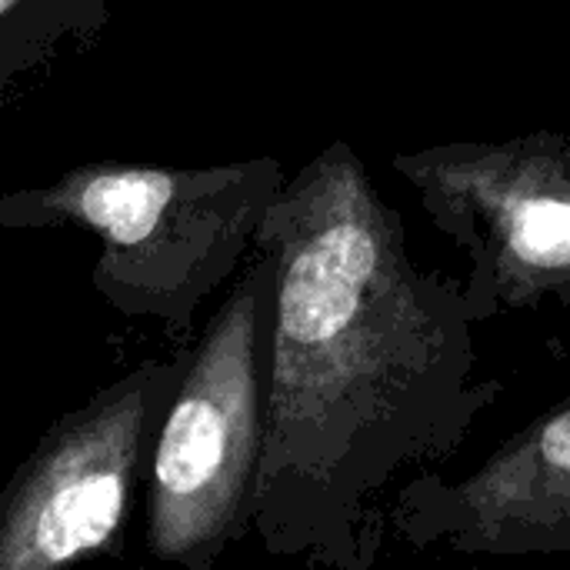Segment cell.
<instances>
[{
	"mask_svg": "<svg viewBox=\"0 0 570 570\" xmlns=\"http://www.w3.org/2000/svg\"><path fill=\"white\" fill-rule=\"evenodd\" d=\"M254 240L277 257L254 531L274 558L371 570L384 491L448 461L504 387L474 377L464 287L414 261L347 140L284 180Z\"/></svg>",
	"mask_w": 570,
	"mask_h": 570,
	"instance_id": "1",
	"label": "cell"
},
{
	"mask_svg": "<svg viewBox=\"0 0 570 570\" xmlns=\"http://www.w3.org/2000/svg\"><path fill=\"white\" fill-rule=\"evenodd\" d=\"M277 257L254 240L234 287L187 351L147 464L150 558L210 570L254 531L267 438Z\"/></svg>",
	"mask_w": 570,
	"mask_h": 570,
	"instance_id": "2",
	"label": "cell"
},
{
	"mask_svg": "<svg viewBox=\"0 0 570 570\" xmlns=\"http://www.w3.org/2000/svg\"><path fill=\"white\" fill-rule=\"evenodd\" d=\"M287 174L274 157L217 167L83 164L33 190L60 220L100 237L97 294L170 337L194 327L200 304L247 261Z\"/></svg>",
	"mask_w": 570,
	"mask_h": 570,
	"instance_id": "3",
	"label": "cell"
},
{
	"mask_svg": "<svg viewBox=\"0 0 570 570\" xmlns=\"http://www.w3.org/2000/svg\"><path fill=\"white\" fill-rule=\"evenodd\" d=\"M391 167L471 261L464 301L474 324L498 314L570 307V137L451 140L401 150Z\"/></svg>",
	"mask_w": 570,
	"mask_h": 570,
	"instance_id": "4",
	"label": "cell"
},
{
	"mask_svg": "<svg viewBox=\"0 0 570 570\" xmlns=\"http://www.w3.org/2000/svg\"><path fill=\"white\" fill-rule=\"evenodd\" d=\"M187 354L140 361L47 428L0 494V570L117 554Z\"/></svg>",
	"mask_w": 570,
	"mask_h": 570,
	"instance_id": "5",
	"label": "cell"
},
{
	"mask_svg": "<svg viewBox=\"0 0 570 570\" xmlns=\"http://www.w3.org/2000/svg\"><path fill=\"white\" fill-rule=\"evenodd\" d=\"M387 528L417 551L570 554V394L461 481H407L387 508Z\"/></svg>",
	"mask_w": 570,
	"mask_h": 570,
	"instance_id": "6",
	"label": "cell"
},
{
	"mask_svg": "<svg viewBox=\"0 0 570 570\" xmlns=\"http://www.w3.org/2000/svg\"><path fill=\"white\" fill-rule=\"evenodd\" d=\"M110 0H0V94L70 47H90Z\"/></svg>",
	"mask_w": 570,
	"mask_h": 570,
	"instance_id": "7",
	"label": "cell"
},
{
	"mask_svg": "<svg viewBox=\"0 0 570 570\" xmlns=\"http://www.w3.org/2000/svg\"><path fill=\"white\" fill-rule=\"evenodd\" d=\"M53 224L60 220L37 200L33 190L0 197V227H53Z\"/></svg>",
	"mask_w": 570,
	"mask_h": 570,
	"instance_id": "8",
	"label": "cell"
}]
</instances>
